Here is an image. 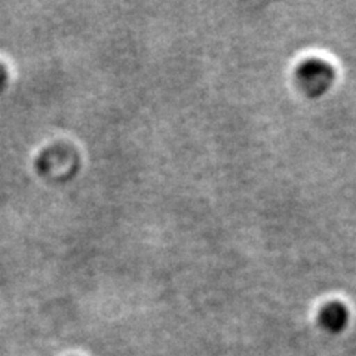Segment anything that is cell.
<instances>
[{
	"instance_id": "6da1fadb",
	"label": "cell",
	"mask_w": 356,
	"mask_h": 356,
	"mask_svg": "<svg viewBox=\"0 0 356 356\" xmlns=\"http://www.w3.org/2000/svg\"><path fill=\"white\" fill-rule=\"evenodd\" d=\"M336 69L319 58L303 61L296 73L300 89L310 98H319L327 94L336 82Z\"/></svg>"
},
{
	"instance_id": "7a4b0ae2",
	"label": "cell",
	"mask_w": 356,
	"mask_h": 356,
	"mask_svg": "<svg viewBox=\"0 0 356 356\" xmlns=\"http://www.w3.org/2000/svg\"><path fill=\"white\" fill-rule=\"evenodd\" d=\"M77 165L79 158L74 149L65 144H54L40 153L36 161V170L42 177H57L58 180V170L60 177L65 178L76 172Z\"/></svg>"
},
{
	"instance_id": "3957f363",
	"label": "cell",
	"mask_w": 356,
	"mask_h": 356,
	"mask_svg": "<svg viewBox=\"0 0 356 356\" xmlns=\"http://www.w3.org/2000/svg\"><path fill=\"white\" fill-rule=\"evenodd\" d=\"M321 321L330 330H340L348 321V310L340 303H331L322 310Z\"/></svg>"
},
{
	"instance_id": "277c9868",
	"label": "cell",
	"mask_w": 356,
	"mask_h": 356,
	"mask_svg": "<svg viewBox=\"0 0 356 356\" xmlns=\"http://www.w3.org/2000/svg\"><path fill=\"white\" fill-rule=\"evenodd\" d=\"M8 82V72L5 69L3 64H0V91H3Z\"/></svg>"
}]
</instances>
